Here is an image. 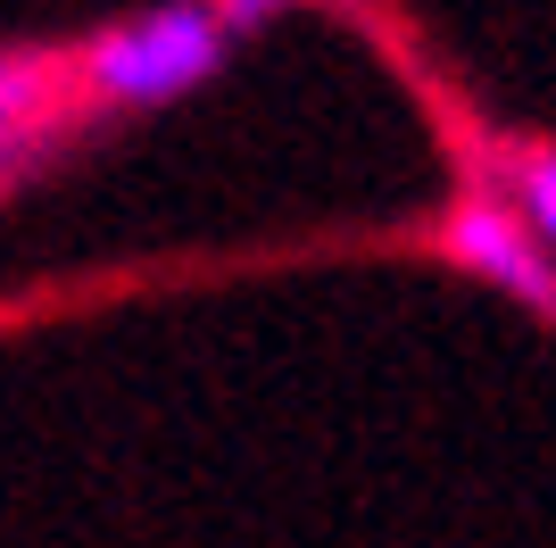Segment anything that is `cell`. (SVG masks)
<instances>
[{
    "mask_svg": "<svg viewBox=\"0 0 556 548\" xmlns=\"http://www.w3.org/2000/svg\"><path fill=\"white\" fill-rule=\"evenodd\" d=\"M225 50H232V25L216 17V0H159V9L100 25L67 67H75L84 109L141 116V109H175L200 84H216Z\"/></svg>",
    "mask_w": 556,
    "mask_h": 548,
    "instance_id": "cell-1",
    "label": "cell"
},
{
    "mask_svg": "<svg viewBox=\"0 0 556 548\" xmlns=\"http://www.w3.org/2000/svg\"><path fill=\"white\" fill-rule=\"evenodd\" d=\"M441 258L448 266H465V274H482L490 291H507V299H523L532 316H556V250L540 241V225L523 216V208H507V200H457L441 216Z\"/></svg>",
    "mask_w": 556,
    "mask_h": 548,
    "instance_id": "cell-2",
    "label": "cell"
},
{
    "mask_svg": "<svg viewBox=\"0 0 556 548\" xmlns=\"http://www.w3.org/2000/svg\"><path fill=\"white\" fill-rule=\"evenodd\" d=\"M515 208L540 225V241L556 250V150H523L515 159Z\"/></svg>",
    "mask_w": 556,
    "mask_h": 548,
    "instance_id": "cell-3",
    "label": "cell"
},
{
    "mask_svg": "<svg viewBox=\"0 0 556 548\" xmlns=\"http://www.w3.org/2000/svg\"><path fill=\"white\" fill-rule=\"evenodd\" d=\"M282 9H291V0H216V17L232 25V42H241V34H257V25H275Z\"/></svg>",
    "mask_w": 556,
    "mask_h": 548,
    "instance_id": "cell-4",
    "label": "cell"
}]
</instances>
